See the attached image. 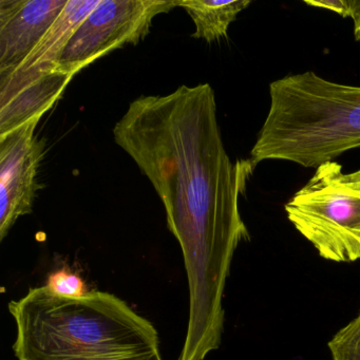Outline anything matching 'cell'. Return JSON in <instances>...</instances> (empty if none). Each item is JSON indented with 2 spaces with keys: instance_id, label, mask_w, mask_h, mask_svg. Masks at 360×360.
I'll return each instance as SVG.
<instances>
[{
  "instance_id": "1",
  "label": "cell",
  "mask_w": 360,
  "mask_h": 360,
  "mask_svg": "<svg viewBox=\"0 0 360 360\" xmlns=\"http://www.w3.org/2000/svg\"><path fill=\"white\" fill-rule=\"evenodd\" d=\"M113 136L155 187L182 250L189 320L178 360H204L220 347L231 261L250 239L239 199L254 165L250 160L233 163L227 155L208 84L140 96L115 124Z\"/></svg>"
},
{
  "instance_id": "5",
  "label": "cell",
  "mask_w": 360,
  "mask_h": 360,
  "mask_svg": "<svg viewBox=\"0 0 360 360\" xmlns=\"http://www.w3.org/2000/svg\"><path fill=\"white\" fill-rule=\"evenodd\" d=\"M179 6L166 0H101L71 37L56 70L73 77L109 52L138 45L150 33L155 16Z\"/></svg>"
},
{
  "instance_id": "9",
  "label": "cell",
  "mask_w": 360,
  "mask_h": 360,
  "mask_svg": "<svg viewBox=\"0 0 360 360\" xmlns=\"http://www.w3.org/2000/svg\"><path fill=\"white\" fill-rule=\"evenodd\" d=\"M100 1L101 0H69L66 7L58 20L50 27L41 43L16 70H56V64L71 37L82 22L96 9Z\"/></svg>"
},
{
  "instance_id": "10",
  "label": "cell",
  "mask_w": 360,
  "mask_h": 360,
  "mask_svg": "<svg viewBox=\"0 0 360 360\" xmlns=\"http://www.w3.org/2000/svg\"><path fill=\"white\" fill-rule=\"evenodd\" d=\"M250 4V0H183L179 7H182L195 22L193 37L210 44L226 37L231 22Z\"/></svg>"
},
{
  "instance_id": "4",
  "label": "cell",
  "mask_w": 360,
  "mask_h": 360,
  "mask_svg": "<svg viewBox=\"0 0 360 360\" xmlns=\"http://www.w3.org/2000/svg\"><path fill=\"white\" fill-rule=\"evenodd\" d=\"M284 210L321 258L360 260V169L345 172L337 162L321 164Z\"/></svg>"
},
{
  "instance_id": "13",
  "label": "cell",
  "mask_w": 360,
  "mask_h": 360,
  "mask_svg": "<svg viewBox=\"0 0 360 360\" xmlns=\"http://www.w3.org/2000/svg\"><path fill=\"white\" fill-rule=\"evenodd\" d=\"M305 5L330 10L342 16L353 18L360 8V0H304Z\"/></svg>"
},
{
  "instance_id": "6",
  "label": "cell",
  "mask_w": 360,
  "mask_h": 360,
  "mask_svg": "<svg viewBox=\"0 0 360 360\" xmlns=\"http://www.w3.org/2000/svg\"><path fill=\"white\" fill-rule=\"evenodd\" d=\"M41 120L0 136V241L20 217L33 212L45 142L35 136Z\"/></svg>"
},
{
  "instance_id": "8",
  "label": "cell",
  "mask_w": 360,
  "mask_h": 360,
  "mask_svg": "<svg viewBox=\"0 0 360 360\" xmlns=\"http://www.w3.org/2000/svg\"><path fill=\"white\" fill-rule=\"evenodd\" d=\"M72 77L58 70H15L0 77V136L41 120Z\"/></svg>"
},
{
  "instance_id": "3",
  "label": "cell",
  "mask_w": 360,
  "mask_h": 360,
  "mask_svg": "<svg viewBox=\"0 0 360 360\" xmlns=\"http://www.w3.org/2000/svg\"><path fill=\"white\" fill-rule=\"evenodd\" d=\"M269 113L250 162L269 160L316 167L360 147V87L334 83L313 71L269 85Z\"/></svg>"
},
{
  "instance_id": "2",
  "label": "cell",
  "mask_w": 360,
  "mask_h": 360,
  "mask_svg": "<svg viewBox=\"0 0 360 360\" xmlns=\"http://www.w3.org/2000/svg\"><path fill=\"white\" fill-rule=\"evenodd\" d=\"M9 311L18 360H163L155 326L110 292L72 298L39 286Z\"/></svg>"
},
{
  "instance_id": "11",
  "label": "cell",
  "mask_w": 360,
  "mask_h": 360,
  "mask_svg": "<svg viewBox=\"0 0 360 360\" xmlns=\"http://www.w3.org/2000/svg\"><path fill=\"white\" fill-rule=\"evenodd\" d=\"M333 360H360V313L328 341Z\"/></svg>"
},
{
  "instance_id": "12",
  "label": "cell",
  "mask_w": 360,
  "mask_h": 360,
  "mask_svg": "<svg viewBox=\"0 0 360 360\" xmlns=\"http://www.w3.org/2000/svg\"><path fill=\"white\" fill-rule=\"evenodd\" d=\"M47 286L50 290L65 297H82L87 294L86 284L77 274L63 269L53 271L48 277Z\"/></svg>"
},
{
  "instance_id": "14",
  "label": "cell",
  "mask_w": 360,
  "mask_h": 360,
  "mask_svg": "<svg viewBox=\"0 0 360 360\" xmlns=\"http://www.w3.org/2000/svg\"><path fill=\"white\" fill-rule=\"evenodd\" d=\"M352 20L354 22V37H355L356 41L360 43V8Z\"/></svg>"
},
{
  "instance_id": "7",
  "label": "cell",
  "mask_w": 360,
  "mask_h": 360,
  "mask_svg": "<svg viewBox=\"0 0 360 360\" xmlns=\"http://www.w3.org/2000/svg\"><path fill=\"white\" fill-rule=\"evenodd\" d=\"M69 0L0 1V75L18 68L41 43Z\"/></svg>"
}]
</instances>
